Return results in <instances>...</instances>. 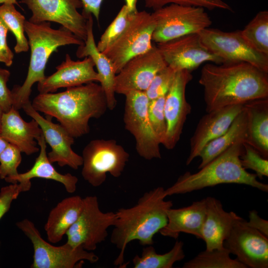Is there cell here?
Masks as SVG:
<instances>
[{
	"label": "cell",
	"mask_w": 268,
	"mask_h": 268,
	"mask_svg": "<svg viewBox=\"0 0 268 268\" xmlns=\"http://www.w3.org/2000/svg\"><path fill=\"white\" fill-rule=\"evenodd\" d=\"M164 190L162 187H156L145 193L134 206L115 212L117 218L110 241L120 250L114 262L116 266L123 268L125 251L129 243L137 240L143 246L152 245L155 234L166 225L167 212L173 203L165 200Z\"/></svg>",
	"instance_id": "cell-3"
},
{
	"label": "cell",
	"mask_w": 268,
	"mask_h": 268,
	"mask_svg": "<svg viewBox=\"0 0 268 268\" xmlns=\"http://www.w3.org/2000/svg\"><path fill=\"white\" fill-rule=\"evenodd\" d=\"M249 221L247 223L252 228L259 231L268 237V221L261 218L256 210L249 211Z\"/></svg>",
	"instance_id": "cell-42"
},
{
	"label": "cell",
	"mask_w": 268,
	"mask_h": 268,
	"mask_svg": "<svg viewBox=\"0 0 268 268\" xmlns=\"http://www.w3.org/2000/svg\"><path fill=\"white\" fill-rule=\"evenodd\" d=\"M37 141L40 146V153L34 165L27 172L19 173L14 178L13 183L22 180H31L35 178H42L58 182L64 185L67 192L74 193L76 189L78 178L70 173L62 174L56 170L48 159L46 142L43 133Z\"/></svg>",
	"instance_id": "cell-27"
},
{
	"label": "cell",
	"mask_w": 268,
	"mask_h": 268,
	"mask_svg": "<svg viewBox=\"0 0 268 268\" xmlns=\"http://www.w3.org/2000/svg\"><path fill=\"white\" fill-rule=\"evenodd\" d=\"M31 104L37 111L56 118L74 138L87 134L89 120L100 118L108 109L103 88L94 82L59 93H39Z\"/></svg>",
	"instance_id": "cell-2"
},
{
	"label": "cell",
	"mask_w": 268,
	"mask_h": 268,
	"mask_svg": "<svg viewBox=\"0 0 268 268\" xmlns=\"http://www.w3.org/2000/svg\"><path fill=\"white\" fill-rule=\"evenodd\" d=\"M224 247L246 268H268V237L242 217L234 224Z\"/></svg>",
	"instance_id": "cell-15"
},
{
	"label": "cell",
	"mask_w": 268,
	"mask_h": 268,
	"mask_svg": "<svg viewBox=\"0 0 268 268\" xmlns=\"http://www.w3.org/2000/svg\"><path fill=\"white\" fill-rule=\"evenodd\" d=\"M5 3H12L15 5L19 6V4L17 0H0V4Z\"/></svg>",
	"instance_id": "cell-46"
},
{
	"label": "cell",
	"mask_w": 268,
	"mask_h": 268,
	"mask_svg": "<svg viewBox=\"0 0 268 268\" xmlns=\"http://www.w3.org/2000/svg\"><path fill=\"white\" fill-rule=\"evenodd\" d=\"M268 74L246 62L205 64L199 82L203 87L206 113L268 98Z\"/></svg>",
	"instance_id": "cell-1"
},
{
	"label": "cell",
	"mask_w": 268,
	"mask_h": 268,
	"mask_svg": "<svg viewBox=\"0 0 268 268\" xmlns=\"http://www.w3.org/2000/svg\"><path fill=\"white\" fill-rule=\"evenodd\" d=\"M31 180H22L2 187L0 191V220L9 210L12 201L22 192L29 191Z\"/></svg>",
	"instance_id": "cell-39"
},
{
	"label": "cell",
	"mask_w": 268,
	"mask_h": 268,
	"mask_svg": "<svg viewBox=\"0 0 268 268\" xmlns=\"http://www.w3.org/2000/svg\"><path fill=\"white\" fill-rule=\"evenodd\" d=\"M184 243L177 241L173 248L164 254H157L152 245L145 246L141 256L135 255L133 259L134 268H172L174 264L185 257Z\"/></svg>",
	"instance_id": "cell-29"
},
{
	"label": "cell",
	"mask_w": 268,
	"mask_h": 268,
	"mask_svg": "<svg viewBox=\"0 0 268 268\" xmlns=\"http://www.w3.org/2000/svg\"><path fill=\"white\" fill-rule=\"evenodd\" d=\"M165 96L149 100L148 115L153 132L159 143L163 144L166 135L167 126L164 114Z\"/></svg>",
	"instance_id": "cell-34"
},
{
	"label": "cell",
	"mask_w": 268,
	"mask_h": 268,
	"mask_svg": "<svg viewBox=\"0 0 268 268\" xmlns=\"http://www.w3.org/2000/svg\"><path fill=\"white\" fill-rule=\"evenodd\" d=\"M17 227L31 241L33 247L31 268H80L84 261L96 263L99 257L81 247L73 248L67 243L53 246L45 241L30 220L25 218L16 223Z\"/></svg>",
	"instance_id": "cell-6"
},
{
	"label": "cell",
	"mask_w": 268,
	"mask_h": 268,
	"mask_svg": "<svg viewBox=\"0 0 268 268\" xmlns=\"http://www.w3.org/2000/svg\"><path fill=\"white\" fill-rule=\"evenodd\" d=\"M20 2L31 11L29 21L56 22L82 41L86 40L88 17L77 10L82 7L80 0H20Z\"/></svg>",
	"instance_id": "cell-13"
},
{
	"label": "cell",
	"mask_w": 268,
	"mask_h": 268,
	"mask_svg": "<svg viewBox=\"0 0 268 268\" xmlns=\"http://www.w3.org/2000/svg\"><path fill=\"white\" fill-rule=\"evenodd\" d=\"M10 75L8 70L0 67V108L3 113L8 111L12 107L11 91L7 85Z\"/></svg>",
	"instance_id": "cell-40"
},
{
	"label": "cell",
	"mask_w": 268,
	"mask_h": 268,
	"mask_svg": "<svg viewBox=\"0 0 268 268\" xmlns=\"http://www.w3.org/2000/svg\"><path fill=\"white\" fill-rule=\"evenodd\" d=\"M246 137L247 117L243 108L228 130L203 147L199 155L201 161L198 169L202 168L233 144L240 141L245 142Z\"/></svg>",
	"instance_id": "cell-28"
},
{
	"label": "cell",
	"mask_w": 268,
	"mask_h": 268,
	"mask_svg": "<svg viewBox=\"0 0 268 268\" xmlns=\"http://www.w3.org/2000/svg\"><path fill=\"white\" fill-rule=\"evenodd\" d=\"M42 134L38 123L34 119L25 121L18 110L12 107L3 113L0 135L9 143L28 155L37 152L40 148L35 141Z\"/></svg>",
	"instance_id": "cell-22"
},
{
	"label": "cell",
	"mask_w": 268,
	"mask_h": 268,
	"mask_svg": "<svg viewBox=\"0 0 268 268\" xmlns=\"http://www.w3.org/2000/svg\"><path fill=\"white\" fill-rule=\"evenodd\" d=\"M243 108V104L224 107L207 113L200 120L190 139V149L186 160L187 165L199 156L207 143L228 130Z\"/></svg>",
	"instance_id": "cell-20"
},
{
	"label": "cell",
	"mask_w": 268,
	"mask_h": 268,
	"mask_svg": "<svg viewBox=\"0 0 268 268\" xmlns=\"http://www.w3.org/2000/svg\"><path fill=\"white\" fill-rule=\"evenodd\" d=\"M176 71L167 66L155 75L145 91L149 100L166 95L173 83Z\"/></svg>",
	"instance_id": "cell-38"
},
{
	"label": "cell",
	"mask_w": 268,
	"mask_h": 268,
	"mask_svg": "<svg viewBox=\"0 0 268 268\" xmlns=\"http://www.w3.org/2000/svg\"><path fill=\"white\" fill-rule=\"evenodd\" d=\"M21 151L15 146L8 143L0 154V178L13 183L19 174L17 168L22 160Z\"/></svg>",
	"instance_id": "cell-35"
},
{
	"label": "cell",
	"mask_w": 268,
	"mask_h": 268,
	"mask_svg": "<svg viewBox=\"0 0 268 268\" xmlns=\"http://www.w3.org/2000/svg\"><path fill=\"white\" fill-rule=\"evenodd\" d=\"M125 96V127L135 138L138 154L148 160L161 158L160 144L153 132L148 118L149 100L145 92L133 90Z\"/></svg>",
	"instance_id": "cell-11"
},
{
	"label": "cell",
	"mask_w": 268,
	"mask_h": 268,
	"mask_svg": "<svg viewBox=\"0 0 268 268\" xmlns=\"http://www.w3.org/2000/svg\"><path fill=\"white\" fill-rule=\"evenodd\" d=\"M117 218L113 212H102L96 196L83 198L82 210L75 222L66 233L68 244L73 248L81 247L88 251L95 250L104 241L108 229L114 226Z\"/></svg>",
	"instance_id": "cell-10"
},
{
	"label": "cell",
	"mask_w": 268,
	"mask_h": 268,
	"mask_svg": "<svg viewBox=\"0 0 268 268\" xmlns=\"http://www.w3.org/2000/svg\"><path fill=\"white\" fill-rule=\"evenodd\" d=\"M155 22L152 41L160 43L208 28L212 21L201 7L170 4L151 13Z\"/></svg>",
	"instance_id": "cell-7"
},
{
	"label": "cell",
	"mask_w": 268,
	"mask_h": 268,
	"mask_svg": "<svg viewBox=\"0 0 268 268\" xmlns=\"http://www.w3.org/2000/svg\"><path fill=\"white\" fill-rule=\"evenodd\" d=\"M191 72L185 70L176 71L173 83L165 96L164 114L167 130L163 144L168 149H172L179 141L184 124L191 112V106L186 98V89L192 79Z\"/></svg>",
	"instance_id": "cell-17"
},
{
	"label": "cell",
	"mask_w": 268,
	"mask_h": 268,
	"mask_svg": "<svg viewBox=\"0 0 268 268\" xmlns=\"http://www.w3.org/2000/svg\"><path fill=\"white\" fill-rule=\"evenodd\" d=\"M225 247L222 249L205 250L185 263L183 268H246L236 259L230 257Z\"/></svg>",
	"instance_id": "cell-30"
},
{
	"label": "cell",
	"mask_w": 268,
	"mask_h": 268,
	"mask_svg": "<svg viewBox=\"0 0 268 268\" xmlns=\"http://www.w3.org/2000/svg\"><path fill=\"white\" fill-rule=\"evenodd\" d=\"M3 113V112L0 108V130L1 125V120H2Z\"/></svg>",
	"instance_id": "cell-47"
},
{
	"label": "cell",
	"mask_w": 268,
	"mask_h": 268,
	"mask_svg": "<svg viewBox=\"0 0 268 268\" xmlns=\"http://www.w3.org/2000/svg\"></svg>",
	"instance_id": "cell-48"
},
{
	"label": "cell",
	"mask_w": 268,
	"mask_h": 268,
	"mask_svg": "<svg viewBox=\"0 0 268 268\" xmlns=\"http://www.w3.org/2000/svg\"><path fill=\"white\" fill-rule=\"evenodd\" d=\"M95 64L90 57L82 61H73L68 54L56 67V71L38 83L39 93H54L60 88H69L91 82L99 81Z\"/></svg>",
	"instance_id": "cell-19"
},
{
	"label": "cell",
	"mask_w": 268,
	"mask_h": 268,
	"mask_svg": "<svg viewBox=\"0 0 268 268\" xmlns=\"http://www.w3.org/2000/svg\"><path fill=\"white\" fill-rule=\"evenodd\" d=\"M126 5L130 13L135 14L138 10L136 8V3L137 0H125Z\"/></svg>",
	"instance_id": "cell-44"
},
{
	"label": "cell",
	"mask_w": 268,
	"mask_h": 268,
	"mask_svg": "<svg viewBox=\"0 0 268 268\" xmlns=\"http://www.w3.org/2000/svg\"><path fill=\"white\" fill-rule=\"evenodd\" d=\"M25 32L28 37L31 55L27 74L21 85L11 90L12 107L17 110L30 102L32 87L46 77L45 70L49 58L58 48L68 45H82L84 41L63 26L56 29L50 22L39 23L26 20Z\"/></svg>",
	"instance_id": "cell-4"
},
{
	"label": "cell",
	"mask_w": 268,
	"mask_h": 268,
	"mask_svg": "<svg viewBox=\"0 0 268 268\" xmlns=\"http://www.w3.org/2000/svg\"><path fill=\"white\" fill-rule=\"evenodd\" d=\"M22 109L41 128L46 143L51 148L47 156L52 163L57 162L61 167L68 166L74 170L82 166V156L75 153L71 148L74 138L61 124L53 123L51 117L47 116L45 118L42 116L33 108L30 101L25 104Z\"/></svg>",
	"instance_id": "cell-18"
},
{
	"label": "cell",
	"mask_w": 268,
	"mask_h": 268,
	"mask_svg": "<svg viewBox=\"0 0 268 268\" xmlns=\"http://www.w3.org/2000/svg\"><path fill=\"white\" fill-rule=\"evenodd\" d=\"M242 166L245 169L255 172L257 177L262 179L268 176V159L264 157L254 147L243 143V152L240 157Z\"/></svg>",
	"instance_id": "cell-37"
},
{
	"label": "cell",
	"mask_w": 268,
	"mask_h": 268,
	"mask_svg": "<svg viewBox=\"0 0 268 268\" xmlns=\"http://www.w3.org/2000/svg\"><path fill=\"white\" fill-rule=\"evenodd\" d=\"M205 199L206 214L201 229V239L206 250L222 249L235 222L241 217L233 211H226L220 201L208 197Z\"/></svg>",
	"instance_id": "cell-21"
},
{
	"label": "cell",
	"mask_w": 268,
	"mask_h": 268,
	"mask_svg": "<svg viewBox=\"0 0 268 268\" xmlns=\"http://www.w3.org/2000/svg\"><path fill=\"white\" fill-rule=\"evenodd\" d=\"M167 66L159 50L153 46L147 52L130 59L115 77L116 93L145 92L155 75Z\"/></svg>",
	"instance_id": "cell-16"
},
{
	"label": "cell",
	"mask_w": 268,
	"mask_h": 268,
	"mask_svg": "<svg viewBox=\"0 0 268 268\" xmlns=\"http://www.w3.org/2000/svg\"><path fill=\"white\" fill-rule=\"evenodd\" d=\"M156 47L167 66L176 71L191 72L207 62L217 65L224 63L203 44L198 33L157 43Z\"/></svg>",
	"instance_id": "cell-14"
},
{
	"label": "cell",
	"mask_w": 268,
	"mask_h": 268,
	"mask_svg": "<svg viewBox=\"0 0 268 268\" xmlns=\"http://www.w3.org/2000/svg\"><path fill=\"white\" fill-rule=\"evenodd\" d=\"M134 14L129 13L126 4L121 7L96 45L100 52H103L121 36L128 27Z\"/></svg>",
	"instance_id": "cell-33"
},
{
	"label": "cell",
	"mask_w": 268,
	"mask_h": 268,
	"mask_svg": "<svg viewBox=\"0 0 268 268\" xmlns=\"http://www.w3.org/2000/svg\"><path fill=\"white\" fill-rule=\"evenodd\" d=\"M243 142H237L195 173L186 172L176 182L164 190L166 197L184 194L222 184L248 185L268 192V185L259 181L255 174L241 165L240 157Z\"/></svg>",
	"instance_id": "cell-5"
},
{
	"label": "cell",
	"mask_w": 268,
	"mask_h": 268,
	"mask_svg": "<svg viewBox=\"0 0 268 268\" xmlns=\"http://www.w3.org/2000/svg\"><path fill=\"white\" fill-rule=\"evenodd\" d=\"M0 17L15 37V52H27L29 47L25 35V16L16 9L15 4L5 3L0 4Z\"/></svg>",
	"instance_id": "cell-32"
},
{
	"label": "cell",
	"mask_w": 268,
	"mask_h": 268,
	"mask_svg": "<svg viewBox=\"0 0 268 268\" xmlns=\"http://www.w3.org/2000/svg\"><path fill=\"white\" fill-rule=\"evenodd\" d=\"M243 37L256 51L268 55V11H259L242 30Z\"/></svg>",
	"instance_id": "cell-31"
},
{
	"label": "cell",
	"mask_w": 268,
	"mask_h": 268,
	"mask_svg": "<svg viewBox=\"0 0 268 268\" xmlns=\"http://www.w3.org/2000/svg\"><path fill=\"white\" fill-rule=\"evenodd\" d=\"M9 29L0 17V62L7 67L13 63L14 54L8 46L7 35Z\"/></svg>",
	"instance_id": "cell-41"
},
{
	"label": "cell",
	"mask_w": 268,
	"mask_h": 268,
	"mask_svg": "<svg viewBox=\"0 0 268 268\" xmlns=\"http://www.w3.org/2000/svg\"><path fill=\"white\" fill-rule=\"evenodd\" d=\"M168 221L159 233L164 236L177 239L180 233L190 234L201 239V229L206 214L205 199L194 201L191 205L169 208Z\"/></svg>",
	"instance_id": "cell-24"
},
{
	"label": "cell",
	"mask_w": 268,
	"mask_h": 268,
	"mask_svg": "<svg viewBox=\"0 0 268 268\" xmlns=\"http://www.w3.org/2000/svg\"><path fill=\"white\" fill-rule=\"evenodd\" d=\"M155 27L151 13L138 11L121 36L102 52L111 62L116 74L130 59L152 47V36Z\"/></svg>",
	"instance_id": "cell-9"
},
{
	"label": "cell",
	"mask_w": 268,
	"mask_h": 268,
	"mask_svg": "<svg viewBox=\"0 0 268 268\" xmlns=\"http://www.w3.org/2000/svg\"><path fill=\"white\" fill-rule=\"evenodd\" d=\"M8 142L0 135V154L8 144Z\"/></svg>",
	"instance_id": "cell-45"
},
{
	"label": "cell",
	"mask_w": 268,
	"mask_h": 268,
	"mask_svg": "<svg viewBox=\"0 0 268 268\" xmlns=\"http://www.w3.org/2000/svg\"><path fill=\"white\" fill-rule=\"evenodd\" d=\"M203 44L223 63L246 62L268 73V55L251 46L240 30L224 32L207 28L198 33Z\"/></svg>",
	"instance_id": "cell-12"
},
{
	"label": "cell",
	"mask_w": 268,
	"mask_h": 268,
	"mask_svg": "<svg viewBox=\"0 0 268 268\" xmlns=\"http://www.w3.org/2000/svg\"><path fill=\"white\" fill-rule=\"evenodd\" d=\"M247 117L245 143L252 146L264 157L268 158V98L243 104Z\"/></svg>",
	"instance_id": "cell-25"
},
{
	"label": "cell",
	"mask_w": 268,
	"mask_h": 268,
	"mask_svg": "<svg viewBox=\"0 0 268 268\" xmlns=\"http://www.w3.org/2000/svg\"><path fill=\"white\" fill-rule=\"evenodd\" d=\"M145 6L154 10L170 4L199 6L208 10L221 9L232 11L231 6L222 0H144Z\"/></svg>",
	"instance_id": "cell-36"
},
{
	"label": "cell",
	"mask_w": 268,
	"mask_h": 268,
	"mask_svg": "<svg viewBox=\"0 0 268 268\" xmlns=\"http://www.w3.org/2000/svg\"><path fill=\"white\" fill-rule=\"evenodd\" d=\"M129 157V153L114 139L92 140L82 151V176L93 187H99L105 181L107 173L119 177Z\"/></svg>",
	"instance_id": "cell-8"
},
{
	"label": "cell",
	"mask_w": 268,
	"mask_h": 268,
	"mask_svg": "<svg viewBox=\"0 0 268 268\" xmlns=\"http://www.w3.org/2000/svg\"><path fill=\"white\" fill-rule=\"evenodd\" d=\"M83 206L79 196L66 198L50 212L44 228L49 242H60L77 219Z\"/></svg>",
	"instance_id": "cell-26"
},
{
	"label": "cell",
	"mask_w": 268,
	"mask_h": 268,
	"mask_svg": "<svg viewBox=\"0 0 268 268\" xmlns=\"http://www.w3.org/2000/svg\"><path fill=\"white\" fill-rule=\"evenodd\" d=\"M83 8L82 14L86 17L89 14L93 15L99 20L100 9L104 0H80Z\"/></svg>",
	"instance_id": "cell-43"
},
{
	"label": "cell",
	"mask_w": 268,
	"mask_h": 268,
	"mask_svg": "<svg viewBox=\"0 0 268 268\" xmlns=\"http://www.w3.org/2000/svg\"><path fill=\"white\" fill-rule=\"evenodd\" d=\"M93 20L92 14L88 16L87 20V36L84 44L79 46L76 52L79 58L90 57L97 69L99 81L103 88L107 101L108 108L113 110L116 106L115 83L116 74L109 59L100 52L95 43L93 30Z\"/></svg>",
	"instance_id": "cell-23"
}]
</instances>
